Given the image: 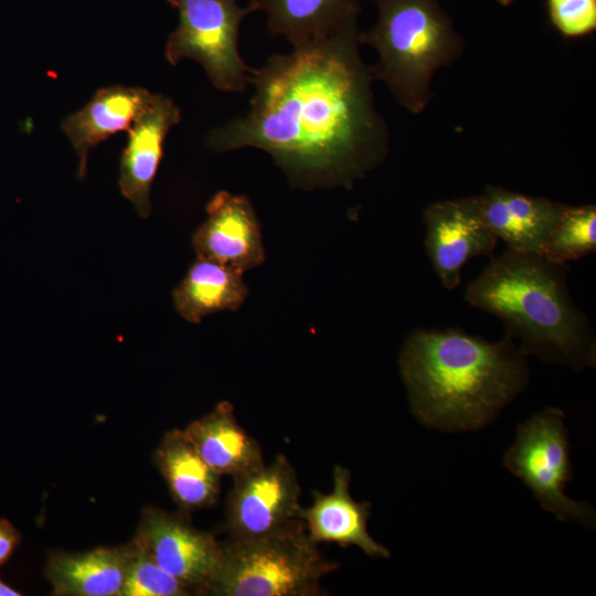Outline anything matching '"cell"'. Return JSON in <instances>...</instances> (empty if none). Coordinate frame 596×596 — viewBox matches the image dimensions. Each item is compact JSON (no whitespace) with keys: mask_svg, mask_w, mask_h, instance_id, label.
<instances>
[{"mask_svg":"<svg viewBox=\"0 0 596 596\" xmlns=\"http://www.w3.org/2000/svg\"><path fill=\"white\" fill-rule=\"evenodd\" d=\"M358 34L354 25L252 68L248 111L212 129L207 147L260 149L302 190L351 189L384 161L390 141Z\"/></svg>","mask_w":596,"mask_h":596,"instance_id":"1","label":"cell"},{"mask_svg":"<svg viewBox=\"0 0 596 596\" xmlns=\"http://www.w3.org/2000/svg\"><path fill=\"white\" fill-rule=\"evenodd\" d=\"M525 356L507 336L492 342L458 328L416 329L402 345L398 369L412 412L423 424L473 430L526 386Z\"/></svg>","mask_w":596,"mask_h":596,"instance_id":"2","label":"cell"},{"mask_svg":"<svg viewBox=\"0 0 596 596\" xmlns=\"http://www.w3.org/2000/svg\"><path fill=\"white\" fill-rule=\"evenodd\" d=\"M567 272L540 253L507 248L466 286L464 297L499 318L526 355L584 369L595 364L596 340L570 292Z\"/></svg>","mask_w":596,"mask_h":596,"instance_id":"3","label":"cell"},{"mask_svg":"<svg viewBox=\"0 0 596 596\" xmlns=\"http://www.w3.org/2000/svg\"><path fill=\"white\" fill-rule=\"evenodd\" d=\"M375 24L358 41L379 55L372 76L383 82L396 103L413 115L427 108L434 74L453 65L465 51V39L438 0H373Z\"/></svg>","mask_w":596,"mask_h":596,"instance_id":"4","label":"cell"},{"mask_svg":"<svg viewBox=\"0 0 596 596\" xmlns=\"http://www.w3.org/2000/svg\"><path fill=\"white\" fill-rule=\"evenodd\" d=\"M301 519L275 533L222 542L206 592L216 596H319L321 578L340 565L321 555Z\"/></svg>","mask_w":596,"mask_h":596,"instance_id":"5","label":"cell"},{"mask_svg":"<svg viewBox=\"0 0 596 596\" xmlns=\"http://www.w3.org/2000/svg\"><path fill=\"white\" fill-rule=\"evenodd\" d=\"M178 11L179 23L170 33L164 55L175 66L189 58L200 63L211 84L222 92L242 93L251 82L252 67L240 50V26L252 13L237 0H166Z\"/></svg>","mask_w":596,"mask_h":596,"instance_id":"6","label":"cell"},{"mask_svg":"<svg viewBox=\"0 0 596 596\" xmlns=\"http://www.w3.org/2000/svg\"><path fill=\"white\" fill-rule=\"evenodd\" d=\"M564 413L549 407L518 428L514 444L503 458L504 466L533 492L541 505L560 521L592 524L595 513L589 504L565 494L572 478Z\"/></svg>","mask_w":596,"mask_h":596,"instance_id":"7","label":"cell"},{"mask_svg":"<svg viewBox=\"0 0 596 596\" xmlns=\"http://www.w3.org/2000/svg\"><path fill=\"white\" fill-rule=\"evenodd\" d=\"M300 496L297 473L283 454L234 477L225 507L230 538L255 539L283 530L299 519Z\"/></svg>","mask_w":596,"mask_h":596,"instance_id":"8","label":"cell"},{"mask_svg":"<svg viewBox=\"0 0 596 596\" xmlns=\"http://www.w3.org/2000/svg\"><path fill=\"white\" fill-rule=\"evenodd\" d=\"M190 594H206L221 560L222 542L181 513L155 507L141 512L132 540Z\"/></svg>","mask_w":596,"mask_h":596,"instance_id":"9","label":"cell"},{"mask_svg":"<svg viewBox=\"0 0 596 596\" xmlns=\"http://www.w3.org/2000/svg\"><path fill=\"white\" fill-rule=\"evenodd\" d=\"M425 247L440 284L448 290L461 280L464 265L490 255L498 244L478 216L470 196L430 203L423 210Z\"/></svg>","mask_w":596,"mask_h":596,"instance_id":"10","label":"cell"},{"mask_svg":"<svg viewBox=\"0 0 596 596\" xmlns=\"http://www.w3.org/2000/svg\"><path fill=\"white\" fill-rule=\"evenodd\" d=\"M206 219L192 234L196 257L217 262L245 274L266 258L262 228L249 199L216 192L205 206Z\"/></svg>","mask_w":596,"mask_h":596,"instance_id":"11","label":"cell"},{"mask_svg":"<svg viewBox=\"0 0 596 596\" xmlns=\"http://www.w3.org/2000/svg\"><path fill=\"white\" fill-rule=\"evenodd\" d=\"M181 121L180 108L168 96L152 94L128 130L120 158L119 188L140 217L151 212L150 191L163 156L168 131Z\"/></svg>","mask_w":596,"mask_h":596,"instance_id":"12","label":"cell"},{"mask_svg":"<svg viewBox=\"0 0 596 596\" xmlns=\"http://www.w3.org/2000/svg\"><path fill=\"white\" fill-rule=\"evenodd\" d=\"M486 227L508 248L541 253L543 245L567 204L542 196L488 185L470 196Z\"/></svg>","mask_w":596,"mask_h":596,"instance_id":"13","label":"cell"},{"mask_svg":"<svg viewBox=\"0 0 596 596\" xmlns=\"http://www.w3.org/2000/svg\"><path fill=\"white\" fill-rule=\"evenodd\" d=\"M332 480L333 488L329 493L312 491V504L300 509L299 519L310 540L317 544L354 545L370 557H390V551L368 532L371 503L358 502L350 494V471L337 465Z\"/></svg>","mask_w":596,"mask_h":596,"instance_id":"14","label":"cell"},{"mask_svg":"<svg viewBox=\"0 0 596 596\" xmlns=\"http://www.w3.org/2000/svg\"><path fill=\"white\" fill-rule=\"evenodd\" d=\"M152 93L142 87L99 88L79 110L61 124L77 157V177L85 178L89 150L119 131H128Z\"/></svg>","mask_w":596,"mask_h":596,"instance_id":"15","label":"cell"},{"mask_svg":"<svg viewBox=\"0 0 596 596\" xmlns=\"http://www.w3.org/2000/svg\"><path fill=\"white\" fill-rule=\"evenodd\" d=\"M252 12L263 11L272 35L294 46L330 38L358 25L360 0H249Z\"/></svg>","mask_w":596,"mask_h":596,"instance_id":"16","label":"cell"},{"mask_svg":"<svg viewBox=\"0 0 596 596\" xmlns=\"http://www.w3.org/2000/svg\"><path fill=\"white\" fill-rule=\"evenodd\" d=\"M183 432L201 458L221 476L238 477L265 464L259 444L238 424L227 401L217 403Z\"/></svg>","mask_w":596,"mask_h":596,"instance_id":"17","label":"cell"},{"mask_svg":"<svg viewBox=\"0 0 596 596\" xmlns=\"http://www.w3.org/2000/svg\"><path fill=\"white\" fill-rule=\"evenodd\" d=\"M127 558V546L54 551L47 556L45 575L56 596H119Z\"/></svg>","mask_w":596,"mask_h":596,"instance_id":"18","label":"cell"},{"mask_svg":"<svg viewBox=\"0 0 596 596\" xmlns=\"http://www.w3.org/2000/svg\"><path fill=\"white\" fill-rule=\"evenodd\" d=\"M244 274L196 257L172 292L173 306L185 321L199 324L213 313L236 311L248 296Z\"/></svg>","mask_w":596,"mask_h":596,"instance_id":"19","label":"cell"},{"mask_svg":"<svg viewBox=\"0 0 596 596\" xmlns=\"http://www.w3.org/2000/svg\"><path fill=\"white\" fill-rule=\"evenodd\" d=\"M155 462L174 502L184 511L207 508L221 492V475L199 455L183 430L167 432Z\"/></svg>","mask_w":596,"mask_h":596,"instance_id":"20","label":"cell"},{"mask_svg":"<svg viewBox=\"0 0 596 596\" xmlns=\"http://www.w3.org/2000/svg\"><path fill=\"white\" fill-rule=\"evenodd\" d=\"M596 249V206L566 205L549 234L540 254L547 259L567 265Z\"/></svg>","mask_w":596,"mask_h":596,"instance_id":"21","label":"cell"},{"mask_svg":"<svg viewBox=\"0 0 596 596\" xmlns=\"http://www.w3.org/2000/svg\"><path fill=\"white\" fill-rule=\"evenodd\" d=\"M125 578L119 596H187L190 592L161 568L139 545H128Z\"/></svg>","mask_w":596,"mask_h":596,"instance_id":"22","label":"cell"},{"mask_svg":"<svg viewBox=\"0 0 596 596\" xmlns=\"http://www.w3.org/2000/svg\"><path fill=\"white\" fill-rule=\"evenodd\" d=\"M550 22L563 36L582 38L596 30V0H546Z\"/></svg>","mask_w":596,"mask_h":596,"instance_id":"23","label":"cell"},{"mask_svg":"<svg viewBox=\"0 0 596 596\" xmlns=\"http://www.w3.org/2000/svg\"><path fill=\"white\" fill-rule=\"evenodd\" d=\"M21 540L18 530L6 519H0V567L11 557Z\"/></svg>","mask_w":596,"mask_h":596,"instance_id":"24","label":"cell"},{"mask_svg":"<svg viewBox=\"0 0 596 596\" xmlns=\"http://www.w3.org/2000/svg\"><path fill=\"white\" fill-rule=\"evenodd\" d=\"M21 593L10 587L0 579V596H20Z\"/></svg>","mask_w":596,"mask_h":596,"instance_id":"25","label":"cell"},{"mask_svg":"<svg viewBox=\"0 0 596 596\" xmlns=\"http://www.w3.org/2000/svg\"><path fill=\"white\" fill-rule=\"evenodd\" d=\"M500 6L508 7L511 6L515 0H496Z\"/></svg>","mask_w":596,"mask_h":596,"instance_id":"26","label":"cell"}]
</instances>
